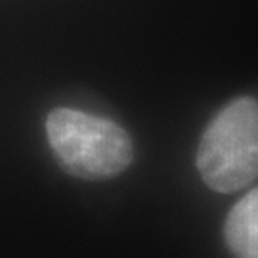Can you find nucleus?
Segmentation results:
<instances>
[{
	"mask_svg": "<svg viewBox=\"0 0 258 258\" xmlns=\"http://www.w3.org/2000/svg\"><path fill=\"white\" fill-rule=\"evenodd\" d=\"M50 148L65 172L83 180L120 174L134 157L130 136L117 122L57 107L46 119Z\"/></svg>",
	"mask_w": 258,
	"mask_h": 258,
	"instance_id": "f257e3e1",
	"label": "nucleus"
},
{
	"mask_svg": "<svg viewBox=\"0 0 258 258\" xmlns=\"http://www.w3.org/2000/svg\"><path fill=\"white\" fill-rule=\"evenodd\" d=\"M197 170L218 194H233L258 178V100L241 96L224 105L205 128Z\"/></svg>",
	"mask_w": 258,
	"mask_h": 258,
	"instance_id": "f03ea898",
	"label": "nucleus"
},
{
	"mask_svg": "<svg viewBox=\"0 0 258 258\" xmlns=\"http://www.w3.org/2000/svg\"><path fill=\"white\" fill-rule=\"evenodd\" d=\"M224 237L233 258H258V187L233 205Z\"/></svg>",
	"mask_w": 258,
	"mask_h": 258,
	"instance_id": "7ed1b4c3",
	"label": "nucleus"
}]
</instances>
